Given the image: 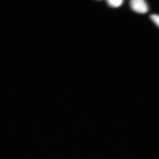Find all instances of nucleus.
I'll return each mask as SVG.
<instances>
[{
	"instance_id": "f257e3e1",
	"label": "nucleus",
	"mask_w": 159,
	"mask_h": 159,
	"mask_svg": "<svg viewBox=\"0 0 159 159\" xmlns=\"http://www.w3.org/2000/svg\"><path fill=\"white\" fill-rule=\"evenodd\" d=\"M130 5L133 10L138 13L144 14L148 11V5L143 0H132L130 2Z\"/></svg>"
},
{
	"instance_id": "f03ea898",
	"label": "nucleus",
	"mask_w": 159,
	"mask_h": 159,
	"mask_svg": "<svg viewBox=\"0 0 159 159\" xmlns=\"http://www.w3.org/2000/svg\"><path fill=\"white\" fill-rule=\"evenodd\" d=\"M123 2L122 0H109L107 4L109 6L113 8H117L122 5Z\"/></svg>"
},
{
	"instance_id": "7ed1b4c3",
	"label": "nucleus",
	"mask_w": 159,
	"mask_h": 159,
	"mask_svg": "<svg viewBox=\"0 0 159 159\" xmlns=\"http://www.w3.org/2000/svg\"><path fill=\"white\" fill-rule=\"evenodd\" d=\"M151 19L159 28V15L157 14H152L151 15Z\"/></svg>"
}]
</instances>
